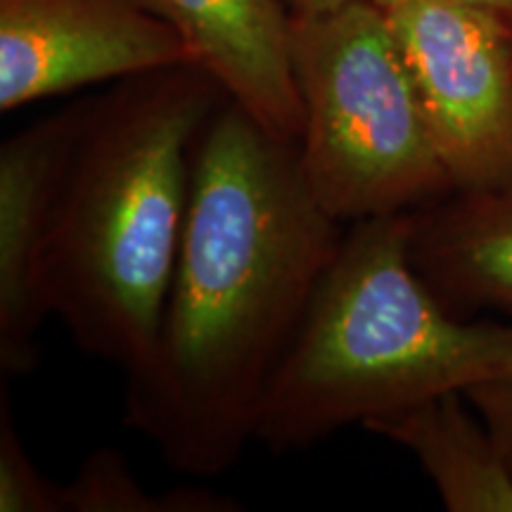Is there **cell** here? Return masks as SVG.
Listing matches in <instances>:
<instances>
[{
  "instance_id": "10",
  "label": "cell",
  "mask_w": 512,
  "mask_h": 512,
  "mask_svg": "<svg viewBox=\"0 0 512 512\" xmlns=\"http://www.w3.org/2000/svg\"><path fill=\"white\" fill-rule=\"evenodd\" d=\"M441 394L363 422V430L411 451L451 512H512V470L489 427Z\"/></svg>"
},
{
  "instance_id": "11",
  "label": "cell",
  "mask_w": 512,
  "mask_h": 512,
  "mask_svg": "<svg viewBox=\"0 0 512 512\" xmlns=\"http://www.w3.org/2000/svg\"><path fill=\"white\" fill-rule=\"evenodd\" d=\"M69 512H238V498L207 486H178L152 494L117 448H98L67 484Z\"/></svg>"
},
{
  "instance_id": "14",
  "label": "cell",
  "mask_w": 512,
  "mask_h": 512,
  "mask_svg": "<svg viewBox=\"0 0 512 512\" xmlns=\"http://www.w3.org/2000/svg\"><path fill=\"white\" fill-rule=\"evenodd\" d=\"M373 3L380 5L382 10H387V8H394V5L411 3V0H373ZM446 3H458V5H467V8L494 12V15L503 17L505 22L512 24V0H446Z\"/></svg>"
},
{
  "instance_id": "5",
  "label": "cell",
  "mask_w": 512,
  "mask_h": 512,
  "mask_svg": "<svg viewBox=\"0 0 512 512\" xmlns=\"http://www.w3.org/2000/svg\"><path fill=\"white\" fill-rule=\"evenodd\" d=\"M384 12L453 190L512 183V24L446 0Z\"/></svg>"
},
{
  "instance_id": "12",
  "label": "cell",
  "mask_w": 512,
  "mask_h": 512,
  "mask_svg": "<svg viewBox=\"0 0 512 512\" xmlns=\"http://www.w3.org/2000/svg\"><path fill=\"white\" fill-rule=\"evenodd\" d=\"M0 512H69L67 484L43 475L24 448L5 384L0 392Z\"/></svg>"
},
{
  "instance_id": "4",
  "label": "cell",
  "mask_w": 512,
  "mask_h": 512,
  "mask_svg": "<svg viewBox=\"0 0 512 512\" xmlns=\"http://www.w3.org/2000/svg\"><path fill=\"white\" fill-rule=\"evenodd\" d=\"M292 64L304 112L299 166L332 219L413 214L451 195L380 5L292 15Z\"/></svg>"
},
{
  "instance_id": "8",
  "label": "cell",
  "mask_w": 512,
  "mask_h": 512,
  "mask_svg": "<svg viewBox=\"0 0 512 512\" xmlns=\"http://www.w3.org/2000/svg\"><path fill=\"white\" fill-rule=\"evenodd\" d=\"M200 67L261 126L297 143L304 112L285 0H150Z\"/></svg>"
},
{
  "instance_id": "15",
  "label": "cell",
  "mask_w": 512,
  "mask_h": 512,
  "mask_svg": "<svg viewBox=\"0 0 512 512\" xmlns=\"http://www.w3.org/2000/svg\"><path fill=\"white\" fill-rule=\"evenodd\" d=\"M292 15H320V12H330L342 8L349 0H285Z\"/></svg>"
},
{
  "instance_id": "1",
  "label": "cell",
  "mask_w": 512,
  "mask_h": 512,
  "mask_svg": "<svg viewBox=\"0 0 512 512\" xmlns=\"http://www.w3.org/2000/svg\"><path fill=\"white\" fill-rule=\"evenodd\" d=\"M342 235L304 181L297 143L223 102L195 147L157 337L124 370V425L171 470L219 477L240 463Z\"/></svg>"
},
{
  "instance_id": "13",
  "label": "cell",
  "mask_w": 512,
  "mask_h": 512,
  "mask_svg": "<svg viewBox=\"0 0 512 512\" xmlns=\"http://www.w3.org/2000/svg\"><path fill=\"white\" fill-rule=\"evenodd\" d=\"M465 399L477 408L479 418L489 427L491 437L496 439L505 463L512 470V370L508 375L470 389Z\"/></svg>"
},
{
  "instance_id": "3",
  "label": "cell",
  "mask_w": 512,
  "mask_h": 512,
  "mask_svg": "<svg viewBox=\"0 0 512 512\" xmlns=\"http://www.w3.org/2000/svg\"><path fill=\"white\" fill-rule=\"evenodd\" d=\"M411 214L351 223L268 380L254 441L304 451L344 427L512 370V323L465 320L411 261Z\"/></svg>"
},
{
  "instance_id": "6",
  "label": "cell",
  "mask_w": 512,
  "mask_h": 512,
  "mask_svg": "<svg viewBox=\"0 0 512 512\" xmlns=\"http://www.w3.org/2000/svg\"><path fill=\"white\" fill-rule=\"evenodd\" d=\"M185 62L192 53L150 0H0L5 114Z\"/></svg>"
},
{
  "instance_id": "2",
  "label": "cell",
  "mask_w": 512,
  "mask_h": 512,
  "mask_svg": "<svg viewBox=\"0 0 512 512\" xmlns=\"http://www.w3.org/2000/svg\"><path fill=\"white\" fill-rule=\"evenodd\" d=\"M228 93L195 62L86 100L46 256L50 313L124 370L155 342L188 219L192 162Z\"/></svg>"
},
{
  "instance_id": "7",
  "label": "cell",
  "mask_w": 512,
  "mask_h": 512,
  "mask_svg": "<svg viewBox=\"0 0 512 512\" xmlns=\"http://www.w3.org/2000/svg\"><path fill=\"white\" fill-rule=\"evenodd\" d=\"M86 102L24 126L0 145V377L38 366V332L53 316L46 256L57 200Z\"/></svg>"
},
{
  "instance_id": "9",
  "label": "cell",
  "mask_w": 512,
  "mask_h": 512,
  "mask_svg": "<svg viewBox=\"0 0 512 512\" xmlns=\"http://www.w3.org/2000/svg\"><path fill=\"white\" fill-rule=\"evenodd\" d=\"M408 247L415 271L451 311H512V183L453 190L413 211Z\"/></svg>"
}]
</instances>
